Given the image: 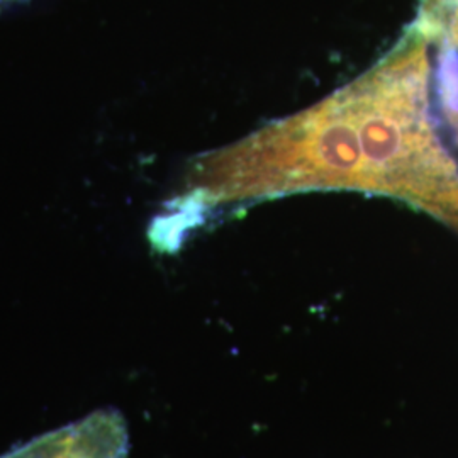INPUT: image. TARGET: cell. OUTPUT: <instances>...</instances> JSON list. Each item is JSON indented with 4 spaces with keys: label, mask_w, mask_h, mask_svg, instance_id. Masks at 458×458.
Masks as SVG:
<instances>
[{
    "label": "cell",
    "mask_w": 458,
    "mask_h": 458,
    "mask_svg": "<svg viewBox=\"0 0 458 458\" xmlns=\"http://www.w3.org/2000/svg\"><path fill=\"white\" fill-rule=\"evenodd\" d=\"M128 452L130 433L123 414L115 410H98L0 458H126Z\"/></svg>",
    "instance_id": "2"
},
{
    "label": "cell",
    "mask_w": 458,
    "mask_h": 458,
    "mask_svg": "<svg viewBox=\"0 0 458 458\" xmlns=\"http://www.w3.org/2000/svg\"><path fill=\"white\" fill-rule=\"evenodd\" d=\"M0 2H2V0H0Z\"/></svg>",
    "instance_id": "3"
},
{
    "label": "cell",
    "mask_w": 458,
    "mask_h": 458,
    "mask_svg": "<svg viewBox=\"0 0 458 458\" xmlns=\"http://www.w3.org/2000/svg\"><path fill=\"white\" fill-rule=\"evenodd\" d=\"M397 124L406 199L458 229V9L412 43Z\"/></svg>",
    "instance_id": "1"
}]
</instances>
